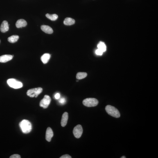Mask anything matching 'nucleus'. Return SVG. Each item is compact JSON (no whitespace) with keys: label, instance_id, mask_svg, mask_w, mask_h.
<instances>
[{"label":"nucleus","instance_id":"nucleus-1","mask_svg":"<svg viewBox=\"0 0 158 158\" xmlns=\"http://www.w3.org/2000/svg\"><path fill=\"white\" fill-rule=\"evenodd\" d=\"M19 125L21 130L24 133H28L31 132L32 130L31 124L28 120H23L20 123Z\"/></svg>","mask_w":158,"mask_h":158},{"label":"nucleus","instance_id":"nucleus-2","mask_svg":"<svg viewBox=\"0 0 158 158\" xmlns=\"http://www.w3.org/2000/svg\"><path fill=\"white\" fill-rule=\"evenodd\" d=\"M105 109L107 113L113 117L116 118L120 117V112L115 107L110 105H107L105 107Z\"/></svg>","mask_w":158,"mask_h":158},{"label":"nucleus","instance_id":"nucleus-3","mask_svg":"<svg viewBox=\"0 0 158 158\" xmlns=\"http://www.w3.org/2000/svg\"><path fill=\"white\" fill-rule=\"evenodd\" d=\"M7 83L10 87L14 89L21 88L23 86L22 83L14 78L9 79Z\"/></svg>","mask_w":158,"mask_h":158},{"label":"nucleus","instance_id":"nucleus-4","mask_svg":"<svg viewBox=\"0 0 158 158\" xmlns=\"http://www.w3.org/2000/svg\"><path fill=\"white\" fill-rule=\"evenodd\" d=\"M83 103L84 105L87 107H95L98 105V101L96 98H87L84 100Z\"/></svg>","mask_w":158,"mask_h":158},{"label":"nucleus","instance_id":"nucleus-5","mask_svg":"<svg viewBox=\"0 0 158 158\" xmlns=\"http://www.w3.org/2000/svg\"><path fill=\"white\" fill-rule=\"evenodd\" d=\"M43 89L42 88L38 87L29 90L27 92V94L30 97H34L36 98L38 95L42 92Z\"/></svg>","mask_w":158,"mask_h":158},{"label":"nucleus","instance_id":"nucleus-6","mask_svg":"<svg viewBox=\"0 0 158 158\" xmlns=\"http://www.w3.org/2000/svg\"><path fill=\"white\" fill-rule=\"evenodd\" d=\"M51 101V99L48 95H45L43 99L41 100L40 105L44 108H46L48 107Z\"/></svg>","mask_w":158,"mask_h":158},{"label":"nucleus","instance_id":"nucleus-7","mask_svg":"<svg viewBox=\"0 0 158 158\" xmlns=\"http://www.w3.org/2000/svg\"><path fill=\"white\" fill-rule=\"evenodd\" d=\"M83 130L81 125H79L75 127L73 131V134L76 138H80L81 136Z\"/></svg>","mask_w":158,"mask_h":158},{"label":"nucleus","instance_id":"nucleus-8","mask_svg":"<svg viewBox=\"0 0 158 158\" xmlns=\"http://www.w3.org/2000/svg\"><path fill=\"white\" fill-rule=\"evenodd\" d=\"M13 55H5L0 56V62L5 63L12 60Z\"/></svg>","mask_w":158,"mask_h":158},{"label":"nucleus","instance_id":"nucleus-9","mask_svg":"<svg viewBox=\"0 0 158 158\" xmlns=\"http://www.w3.org/2000/svg\"><path fill=\"white\" fill-rule=\"evenodd\" d=\"M53 136V133L52 129L49 127L46 130V139L48 142L51 141L52 138Z\"/></svg>","mask_w":158,"mask_h":158},{"label":"nucleus","instance_id":"nucleus-10","mask_svg":"<svg viewBox=\"0 0 158 158\" xmlns=\"http://www.w3.org/2000/svg\"><path fill=\"white\" fill-rule=\"evenodd\" d=\"M9 25L8 21H3L2 23L0 28V30L2 32L5 33L8 31L9 29Z\"/></svg>","mask_w":158,"mask_h":158},{"label":"nucleus","instance_id":"nucleus-11","mask_svg":"<svg viewBox=\"0 0 158 158\" xmlns=\"http://www.w3.org/2000/svg\"><path fill=\"white\" fill-rule=\"evenodd\" d=\"M68 118V113L65 112L62 115L61 121V125L62 127H64L67 124Z\"/></svg>","mask_w":158,"mask_h":158},{"label":"nucleus","instance_id":"nucleus-12","mask_svg":"<svg viewBox=\"0 0 158 158\" xmlns=\"http://www.w3.org/2000/svg\"><path fill=\"white\" fill-rule=\"evenodd\" d=\"M41 29L45 33L49 34L52 33L53 30L51 27L45 25H43L41 27Z\"/></svg>","mask_w":158,"mask_h":158},{"label":"nucleus","instance_id":"nucleus-13","mask_svg":"<svg viewBox=\"0 0 158 158\" xmlns=\"http://www.w3.org/2000/svg\"><path fill=\"white\" fill-rule=\"evenodd\" d=\"M27 25L26 21L23 19H19L16 24V26L17 28H22L25 27Z\"/></svg>","mask_w":158,"mask_h":158},{"label":"nucleus","instance_id":"nucleus-14","mask_svg":"<svg viewBox=\"0 0 158 158\" xmlns=\"http://www.w3.org/2000/svg\"><path fill=\"white\" fill-rule=\"evenodd\" d=\"M51 57V55L49 54H45L41 57V60L44 64H46L49 61Z\"/></svg>","mask_w":158,"mask_h":158},{"label":"nucleus","instance_id":"nucleus-15","mask_svg":"<svg viewBox=\"0 0 158 158\" xmlns=\"http://www.w3.org/2000/svg\"><path fill=\"white\" fill-rule=\"evenodd\" d=\"M75 21L74 19L71 18L67 17L64 19V24L67 26H70L74 24Z\"/></svg>","mask_w":158,"mask_h":158},{"label":"nucleus","instance_id":"nucleus-16","mask_svg":"<svg viewBox=\"0 0 158 158\" xmlns=\"http://www.w3.org/2000/svg\"><path fill=\"white\" fill-rule=\"evenodd\" d=\"M19 37V36L17 35H13L9 37L8 40L10 43H14L17 42Z\"/></svg>","mask_w":158,"mask_h":158},{"label":"nucleus","instance_id":"nucleus-17","mask_svg":"<svg viewBox=\"0 0 158 158\" xmlns=\"http://www.w3.org/2000/svg\"><path fill=\"white\" fill-rule=\"evenodd\" d=\"M98 49L101 50L104 52L106 51V46L105 43L103 42L100 41L98 44L97 46Z\"/></svg>","mask_w":158,"mask_h":158},{"label":"nucleus","instance_id":"nucleus-18","mask_svg":"<svg viewBox=\"0 0 158 158\" xmlns=\"http://www.w3.org/2000/svg\"><path fill=\"white\" fill-rule=\"evenodd\" d=\"M47 17L52 21H54L58 18V16L56 14H47L46 15Z\"/></svg>","mask_w":158,"mask_h":158},{"label":"nucleus","instance_id":"nucleus-19","mask_svg":"<svg viewBox=\"0 0 158 158\" xmlns=\"http://www.w3.org/2000/svg\"><path fill=\"white\" fill-rule=\"evenodd\" d=\"M87 75V73L85 72H78L76 74V78L78 80H81L86 77Z\"/></svg>","mask_w":158,"mask_h":158},{"label":"nucleus","instance_id":"nucleus-20","mask_svg":"<svg viewBox=\"0 0 158 158\" xmlns=\"http://www.w3.org/2000/svg\"><path fill=\"white\" fill-rule=\"evenodd\" d=\"M103 52L99 49H97L96 51V53L97 55H103Z\"/></svg>","mask_w":158,"mask_h":158},{"label":"nucleus","instance_id":"nucleus-21","mask_svg":"<svg viewBox=\"0 0 158 158\" xmlns=\"http://www.w3.org/2000/svg\"><path fill=\"white\" fill-rule=\"evenodd\" d=\"M10 158H20V156L19 154H16L12 155L10 157Z\"/></svg>","mask_w":158,"mask_h":158},{"label":"nucleus","instance_id":"nucleus-22","mask_svg":"<svg viewBox=\"0 0 158 158\" xmlns=\"http://www.w3.org/2000/svg\"><path fill=\"white\" fill-rule=\"evenodd\" d=\"M59 102L60 103L63 104H65L66 102L65 98H60L59 100Z\"/></svg>","mask_w":158,"mask_h":158},{"label":"nucleus","instance_id":"nucleus-23","mask_svg":"<svg viewBox=\"0 0 158 158\" xmlns=\"http://www.w3.org/2000/svg\"><path fill=\"white\" fill-rule=\"evenodd\" d=\"M60 158H71V157L68 154H66L61 156Z\"/></svg>","mask_w":158,"mask_h":158},{"label":"nucleus","instance_id":"nucleus-24","mask_svg":"<svg viewBox=\"0 0 158 158\" xmlns=\"http://www.w3.org/2000/svg\"><path fill=\"white\" fill-rule=\"evenodd\" d=\"M55 97L56 99H59L60 98V94L59 93H57L55 95Z\"/></svg>","mask_w":158,"mask_h":158},{"label":"nucleus","instance_id":"nucleus-25","mask_svg":"<svg viewBox=\"0 0 158 158\" xmlns=\"http://www.w3.org/2000/svg\"><path fill=\"white\" fill-rule=\"evenodd\" d=\"M121 158H126V157L125 156H122Z\"/></svg>","mask_w":158,"mask_h":158},{"label":"nucleus","instance_id":"nucleus-26","mask_svg":"<svg viewBox=\"0 0 158 158\" xmlns=\"http://www.w3.org/2000/svg\"><path fill=\"white\" fill-rule=\"evenodd\" d=\"M0 42H1V40H0Z\"/></svg>","mask_w":158,"mask_h":158}]
</instances>
